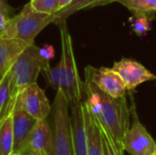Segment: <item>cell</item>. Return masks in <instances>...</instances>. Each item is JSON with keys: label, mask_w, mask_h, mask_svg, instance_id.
Here are the masks:
<instances>
[{"label": "cell", "mask_w": 156, "mask_h": 155, "mask_svg": "<svg viewBox=\"0 0 156 155\" xmlns=\"http://www.w3.org/2000/svg\"><path fill=\"white\" fill-rule=\"evenodd\" d=\"M112 2H114V0H72L69 5L58 10L55 14L56 16L55 23L59 25L60 23L66 21V19L69 16H70L71 15L75 14L80 10L92 8L99 5H104Z\"/></svg>", "instance_id": "cell-15"}, {"label": "cell", "mask_w": 156, "mask_h": 155, "mask_svg": "<svg viewBox=\"0 0 156 155\" xmlns=\"http://www.w3.org/2000/svg\"><path fill=\"white\" fill-rule=\"evenodd\" d=\"M27 46L22 40L0 36V75L10 69L16 58Z\"/></svg>", "instance_id": "cell-14"}, {"label": "cell", "mask_w": 156, "mask_h": 155, "mask_svg": "<svg viewBox=\"0 0 156 155\" xmlns=\"http://www.w3.org/2000/svg\"><path fill=\"white\" fill-rule=\"evenodd\" d=\"M123 5L134 16H143L150 21L154 18L156 13V0H116Z\"/></svg>", "instance_id": "cell-17"}, {"label": "cell", "mask_w": 156, "mask_h": 155, "mask_svg": "<svg viewBox=\"0 0 156 155\" xmlns=\"http://www.w3.org/2000/svg\"><path fill=\"white\" fill-rule=\"evenodd\" d=\"M10 155H19V154H18V153H12Z\"/></svg>", "instance_id": "cell-25"}, {"label": "cell", "mask_w": 156, "mask_h": 155, "mask_svg": "<svg viewBox=\"0 0 156 155\" xmlns=\"http://www.w3.org/2000/svg\"><path fill=\"white\" fill-rule=\"evenodd\" d=\"M61 37V70L60 89L66 96L69 108L83 100V81L80 79L74 56L71 36L68 30L66 21L59 24Z\"/></svg>", "instance_id": "cell-2"}, {"label": "cell", "mask_w": 156, "mask_h": 155, "mask_svg": "<svg viewBox=\"0 0 156 155\" xmlns=\"http://www.w3.org/2000/svg\"><path fill=\"white\" fill-rule=\"evenodd\" d=\"M10 17V8L6 1L0 0V34L6 27Z\"/></svg>", "instance_id": "cell-22"}, {"label": "cell", "mask_w": 156, "mask_h": 155, "mask_svg": "<svg viewBox=\"0 0 156 155\" xmlns=\"http://www.w3.org/2000/svg\"><path fill=\"white\" fill-rule=\"evenodd\" d=\"M49 86H51L53 89L58 90L60 89V83H61V70H60V64L59 62L54 67L51 68L48 66V68L42 69L41 71Z\"/></svg>", "instance_id": "cell-19"}, {"label": "cell", "mask_w": 156, "mask_h": 155, "mask_svg": "<svg viewBox=\"0 0 156 155\" xmlns=\"http://www.w3.org/2000/svg\"><path fill=\"white\" fill-rule=\"evenodd\" d=\"M49 60L40 54L35 44L28 45L16 58L10 68V94L16 100L19 92L26 87L37 82L42 69L48 68Z\"/></svg>", "instance_id": "cell-3"}, {"label": "cell", "mask_w": 156, "mask_h": 155, "mask_svg": "<svg viewBox=\"0 0 156 155\" xmlns=\"http://www.w3.org/2000/svg\"><path fill=\"white\" fill-rule=\"evenodd\" d=\"M85 103L107 133L117 150L124 153L122 142L131 125V109L125 96L113 98L101 91L85 79L83 81Z\"/></svg>", "instance_id": "cell-1"}, {"label": "cell", "mask_w": 156, "mask_h": 155, "mask_svg": "<svg viewBox=\"0 0 156 155\" xmlns=\"http://www.w3.org/2000/svg\"><path fill=\"white\" fill-rule=\"evenodd\" d=\"M72 0H59V4H58V10L64 8L65 6H67L68 5H69L71 3Z\"/></svg>", "instance_id": "cell-24"}, {"label": "cell", "mask_w": 156, "mask_h": 155, "mask_svg": "<svg viewBox=\"0 0 156 155\" xmlns=\"http://www.w3.org/2000/svg\"><path fill=\"white\" fill-rule=\"evenodd\" d=\"M32 7L38 12L55 15L58 11L59 0H30Z\"/></svg>", "instance_id": "cell-20"}, {"label": "cell", "mask_w": 156, "mask_h": 155, "mask_svg": "<svg viewBox=\"0 0 156 155\" xmlns=\"http://www.w3.org/2000/svg\"><path fill=\"white\" fill-rule=\"evenodd\" d=\"M101 140H102V147H103V155H123V153H120L117 150L112 141L110 139V137L101 128Z\"/></svg>", "instance_id": "cell-21"}, {"label": "cell", "mask_w": 156, "mask_h": 155, "mask_svg": "<svg viewBox=\"0 0 156 155\" xmlns=\"http://www.w3.org/2000/svg\"><path fill=\"white\" fill-rule=\"evenodd\" d=\"M55 21V15L36 11L28 2L18 14L10 17L6 27L0 36L19 39L27 45H32L35 44V38L41 30Z\"/></svg>", "instance_id": "cell-4"}, {"label": "cell", "mask_w": 156, "mask_h": 155, "mask_svg": "<svg viewBox=\"0 0 156 155\" xmlns=\"http://www.w3.org/2000/svg\"><path fill=\"white\" fill-rule=\"evenodd\" d=\"M130 109L133 122L122 142L124 152L130 155H156V142L140 122L133 100Z\"/></svg>", "instance_id": "cell-6"}, {"label": "cell", "mask_w": 156, "mask_h": 155, "mask_svg": "<svg viewBox=\"0 0 156 155\" xmlns=\"http://www.w3.org/2000/svg\"><path fill=\"white\" fill-rule=\"evenodd\" d=\"M51 128L48 120H39L18 150L19 155H50Z\"/></svg>", "instance_id": "cell-9"}, {"label": "cell", "mask_w": 156, "mask_h": 155, "mask_svg": "<svg viewBox=\"0 0 156 155\" xmlns=\"http://www.w3.org/2000/svg\"><path fill=\"white\" fill-rule=\"evenodd\" d=\"M14 153V135L12 116L9 115L0 122V155Z\"/></svg>", "instance_id": "cell-18"}, {"label": "cell", "mask_w": 156, "mask_h": 155, "mask_svg": "<svg viewBox=\"0 0 156 155\" xmlns=\"http://www.w3.org/2000/svg\"><path fill=\"white\" fill-rule=\"evenodd\" d=\"M69 109V104L66 96L61 90H58L51 106L50 155H74Z\"/></svg>", "instance_id": "cell-5"}, {"label": "cell", "mask_w": 156, "mask_h": 155, "mask_svg": "<svg viewBox=\"0 0 156 155\" xmlns=\"http://www.w3.org/2000/svg\"><path fill=\"white\" fill-rule=\"evenodd\" d=\"M14 135V153H17L33 128L37 120L18 107H15L11 114Z\"/></svg>", "instance_id": "cell-12"}, {"label": "cell", "mask_w": 156, "mask_h": 155, "mask_svg": "<svg viewBox=\"0 0 156 155\" xmlns=\"http://www.w3.org/2000/svg\"><path fill=\"white\" fill-rule=\"evenodd\" d=\"M15 107H18L36 120H46L51 113V105L43 90L37 82L22 90L17 95Z\"/></svg>", "instance_id": "cell-7"}, {"label": "cell", "mask_w": 156, "mask_h": 155, "mask_svg": "<svg viewBox=\"0 0 156 155\" xmlns=\"http://www.w3.org/2000/svg\"><path fill=\"white\" fill-rule=\"evenodd\" d=\"M112 69L121 76L127 90H133L142 83L156 79L155 75L144 65L130 58H122L115 62Z\"/></svg>", "instance_id": "cell-10"}, {"label": "cell", "mask_w": 156, "mask_h": 155, "mask_svg": "<svg viewBox=\"0 0 156 155\" xmlns=\"http://www.w3.org/2000/svg\"><path fill=\"white\" fill-rule=\"evenodd\" d=\"M82 108L87 132L88 155H103V147L100 125L84 100H82Z\"/></svg>", "instance_id": "cell-13"}, {"label": "cell", "mask_w": 156, "mask_h": 155, "mask_svg": "<svg viewBox=\"0 0 156 155\" xmlns=\"http://www.w3.org/2000/svg\"><path fill=\"white\" fill-rule=\"evenodd\" d=\"M85 79L101 91L113 98H120L126 95L127 89L122 79L112 68L101 67L96 69L88 66L85 69Z\"/></svg>", "instance_id": "cell-8"}, {"label": "cell", "mask_w": 156, "mask_h": 155, "mask_svg": "<svg viewBox=\"0 0 156 155\" xmlns=\"http://www.w3.org/2000/svg\"><path fill=\"white\" fill-rule=\"evenodd\" d=\"M3 76H4V75H0V81H1L2 79H3Z\"/></svg>", "instance_id": "cell-26"}, {"label": "cell", "mask_w": 156, "mask_h": 155, "mask_svg": "<svg viewBox=\"0 0 156 155\" xmlns=\"http://www.w3.org/2000/svg\"><path fill=\"white\" fill-rule=\"evenodd\" d=\"M70 125L74 155H88V142L82 101L72 106Z\"/></svg>", "instance_id": "cell-11"}, {"label": "cell", "mask_w": 156, "mask_h": 155, "mask_svg": "<svg viewBox=\"0 0 156 155\" xmlns=\"http://www.w3.org/2000/svg\"><path fill=\"white\" fill-rule=\"evenodd\" d=\"M114 1H116V0H114Z\"/></svg>", "instance_id": "cell-27"}, {"label": "cell", "mask_w": 156, "mask_h": 155, "mask_svg": "<svg viewBox=\"0 0 156 155\" xmlns=\"http://www.w3.org/2000/svg\"><path fill=\"white\" fill-rule=\"evenodd\" d=\"M10 70H8L0 81V122L12 114L16 100L10 94Z\"/></svg>", "instance_id": "cell-16"}, {"label": "cell", "mask_w": 156, "mask_h": 155, "mask_svg": "<svg viewBox=\"0 0 156 155\" xmlns=\"http://www.w3.org/2000/svg\"><path fill=\"white\" fill-rule=\"evenodd\" d=\"M135 18H136V20L133 24V30L139 36H143L150 28V24H149L150 20L148 18L143 17V16H135Z\"/></svg>", "instance_id": "cell-23"}]
</instances>
